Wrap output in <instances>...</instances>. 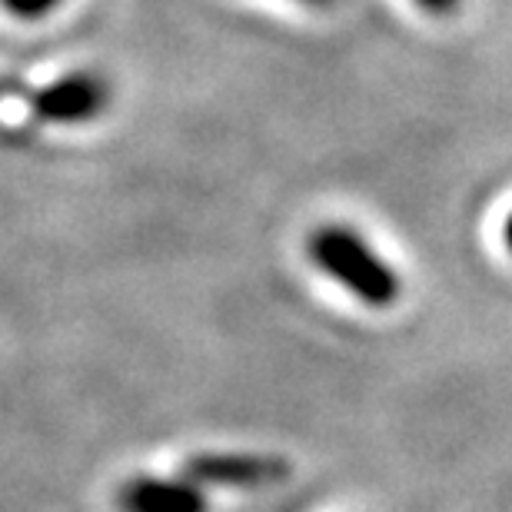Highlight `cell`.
<instances>
[{
  "instance_id": "6da1fadb",
  "label": "cell",
  "mask_w": 512,
  "mask_h": 512,
  "mask_svg": "<svg viewBox=\"0 0 512 512\" xmlns=\"http://www.w3.org/2000/svg\"><path fill=\"white\" fill-rule=\"evenodd\" d=\"M306 256L323 276L350 290L356 300L373 306V310H386L399 300L403 280L389 266L363 233L343 223H326V227L313 230L306 237Z\"/></svg>"
},
{
  "instance_id": "7a4b0ae2",
  "label": "cell",
  "mask_w": 512,
  "mask_h": 512,
  "mask_svg": "<svg viewBox=\"0 0 512 512\" xmlns=\"http://www.w3.org/2000/svg\"><path fill=\"white\" fill-rule=\"evenodd\" d=\"M110 107V84L100 74L77 70L34 97V114L47 124H87Z\"/></svg>"
},
{
  "instance_id": "3957f363",
  "label": "cell",
  "mask_w": 512,
  "mask_h": 512,
  "mask_svg": "<svg viewBox=\"0 0 512 512\" xmlns=\"http://www.w3.org/2000/svg\"><path fill=\"white\" fill-rule=\"evenodd\" d=\"M290 473L293 466L276 456H200L190 463L193 479L217 483V486H243V489L283 483Z\"/></svg>"
},
{
  "instance_id": "277c9868",
  "label": "cell",
  "mask_w": 512,
  "mask_h": 512,
  "mask_svg": "<svg viewBox=\"0 0 512 512\" xmlns=\"http://www.w3.org/2000/svg\"><path fill=\"white\" fill-rule=\"evenodd\" d=\"M133 512H207V503L187 483H143L133 493Z\"/></svg>"
},
{
  "instance_id": "5b68a950",
  "label": "cell",
  "mask_w": 512,
  "mask_h": 512,
  "mask_svg": "<svg viewBox=\"0 0 512 512\" xmlns=\"http://www.w3.org/2000/svg\"><path fill=\"white\" fill-rule=\"evenodd\" d=\"M4 7L24 20H37V17L50 14V10H57L60 0H4Z\"/></svg>"
},
{
  "instance_id": "8992f818",
  "label": "cell",
  "mask_w": 512,
  "mask_h": 512,
  "mask_svg": "<svg viewBox=\"0 0 512 512\" xmlns=\"http://www.w3.org/2000/svg\"><path fill=\"white\" fill-rule=\"evenodd\" d=\"M413 4L429 17H449L463 7V0H413Z\"/></svg>"
},
{
  "instance_id": "52a82bcc",
  "label": "cell",
  "mask_w": 512,
  "mask_h": 512,
  "mask_svg": "<svg viewBox=\"0 0 512 512\" xmlns=\"http://www.w3.org/2000/svg\"><path fill=\"white\" fill-rule=\"evenodd\" d=\"M503 240H506V250L512 253V213L506 217V227H503Z\"/></svg>"
},
{
  "instance_id": "ba28073f",
  "label": "cell",
  "mask_w": 512,
  "mask_h": 512,
  "mask_svg": "<svg viewBox=\"0 0 512 512\" xmlns=\"http://www.w3.org/2000/svg\"><path fill=\"white\" fill-rule=\"evenodd\" d=\"M296 4H306V7H333L336 0H296Z\"/></svg>"
}]
</instances>
